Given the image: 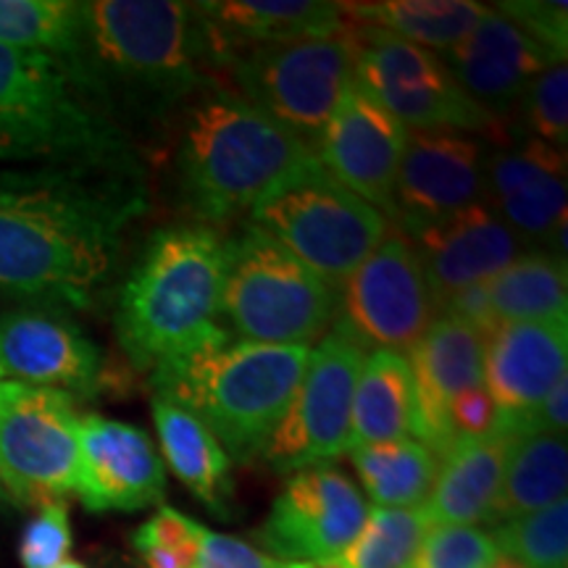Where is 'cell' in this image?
I'll use <instances>...</instances> for the list:
<instances>
[{
    "instance_id": "obj_10",
    "label": "cell",
    "mask_w": 568,
    "mask_h": 568,
    "mask_svg": "<svg viewBox=\"0 0 568 568\" xmlns=\"http://www.w3.org/2000/svg\"><path fill=\"white\" fill-rule=\"evenodd\" d=\"M80 418L71 395L0 382V487L19 506H45L77 493Z\"/></svg>"
},
{
    "instance_id": "obj_18",
    "label": "cell",
    "mask_w": 568,
    "mask_h": 568,
    "mask_svg": "<svg viewBox=\"0 0 568 568\" xmlns=\"http://www.w3.org/2000/svg\"><path fill=\"white\" fill-rule=\"evenodd\" d=\"M439 59L497 122L518 111L531 82L545 69L566 63L500 11H487L474 32L456 48L439 53Z\"/></svg>"
},
{
    "instance_id": "obj_2",
    "label": "cell",
    "mask_w": 568,
    "mask_h": 568,
    "mask_svg": "<svg viewBox=\"0 0 568 568\" xmlns=\"http://www.w3.org/2000/svg\"><path fill=\"white\" fill-rule=\"evenodd\" d=\"M205 63L195 3H80V51L71 71L95 98L119 95L132 109L163 116L209 88Z\"/></svg>"
},
{
    "instance_id": "obj_34",
    "label": "cell",
    "mask_w": 568,
    "mask_h": 568,
    "mask_svg": "<svg viewBox=\"0 0 568 568\" xmlns=\"http://www.w3.org/2000/svg\"><path fill=\"white\" fill-rule=\"evenodd\" d=\"M489 535L500 556L524 568H568V500L500 524Z\"/></svg>"
},
{
    "instance_id": "obj_43",
    "label": "cell",
    "mask_w": 568,
    "mask_h": 568,
    "mask_svg": "<svg viewBox=\"0 0 568 568\" xmlns=\"http://www.w3.org/2000/svg\"><path fill=\"white\" fill-rule=\"evenodd\" d=\"M287 568H343V566L332 560V564H287Z\"/></svg>"
},
{
    "instance_id": "obj_14",
    "label": "cell",
    "mask_w": 568,
    "mask_h": 568,
    "mask_svg": "<svg viewBox=\"0 0 568 568\" xmlns=\"http://www.w3.org/2000/svg\"><path fill=\"white\" fill-rule=\"evenodd\" d=\"M366 516L364 495L337 468H303L290 474L255 539L282 564H332L358 537Z\"/></svg>"
},
{
    "instance_id": "obj_38",
    "label": "cell",
    "mask_w": 568,
    "mask_h": 568,
    "mask_svg": "<svg viewBox=\"0 0 568 568\" xmlns=\"http://www.w3.org/2000/svg\"><path fill=\"white\" fill-rule=\"evenodd\" d=\"M71 521L63 500L40 506L38 516L21 531L19 560L24 568H55L69 560L71 552Z\"/></svg>"
},
{
    "instance_id": "obj_22",
    "label": "cell",
    "mask_w": 568,
    "mask_h": 568,
    "mask_svg": "<svg viewBox=\"0 0 568 568\" xmlns=\"http://www.w3.org/2000/svg\"><path fill=\"white\" fill-rule=\"evenodd\" d=\"M485 345L487 337L479 329L443 314L408 351L416 389V437L437 458L453 445L445 424L453 397L485 387Z\"/></svg>"
},
{
    "instance_id": "obj_28",
    "label": "cell",
    "mask_w": 568,
    "mask_h": 568,
    "mask_svg": "<svg viewBox=\"0 0 568 568\" xmlns=\"http://www.w3.org/2000/svg\"><path fill=\"white\" fill-rule=\"evenodd\" d=\"M414 437L416 389L406 355L385 351L368 353L355 382L351 450Z\"/></svg>"
},
{
    "instance_id": "obj_7",
    "label": "cell",
    "mask_w": 568,
    "mask_h": 568,
    "mask_svg": "<svg viewBox=\"0 0 568 568\" xmlns=\"http://www.w3.org/2000/svg\"><path fill=\"white\" fill-rule=\"evenodd\" d=\"M251 224L272 234L335 293L387 237V219L316 159L261 197Z\"/></svg>"
},
{
    "instance_id": "obj_44",
    "label": "cell",
    "mask_w": 568,
    "mask_h": 568,
    "mask_svg": "<svg viewBox=\"0 0 568 568\" xmlns=\"http://www.w3.org/2000/svg\"><path fill=\"white\" fill-rule=\"evenodd\" d=\"M55 568H88V566L80 564V560H63V564L55 566Z\"/></svg>"
},
{
    "instance_id": "obj_17",
    "label": "cell",
    "mask_w": 568,
    "mask_h": 568,
    "mask_svg": "<svg viewBox=\"0 0 568 568\" xmlns=\"http://www.w3.org/2000/svg\"><path fill=\"white\" fill-rule=\"evenodd\" d=\"M77 497L92 514L142 510L166 497V471L140 426L103 416L80 418Z\"/></svg>"
},
{
    "instance_id": "obj_45",
    "label": "cell",
    "mask_w": 568,
    "mask_h": 568,
    "mask_svg": "<svg viewBox=\"0 0 568 568\" xmlns=\"http://www.w3.org/2000/svg\"><path fill=\"white\" fill-rule=\"evenodd\" d=\"M0 382H3V368H0Z\"/></svg>"
},
{
    "instance_id": "obj_29",
    "label": "cell",
    "mask_w": 568,
    "mask_h": 568,
    "mask_svg": "<svg viewBox=\"0 0 568 568\" xmlns=\"http://www.w3.org/2000/svg\"><path fill=\"white\" fill-rule=\"evenodd\" d=\"M345 27H368L426 51H450L466 40L489 11L471 0H385L337 3Z\"/></svg>"
},
{
    "instance_id": "obj_33",
    "label": "cell",
    "mask_w": 568,
    "mask_h": 568,
    "mask_svg": "<svg viewBox=\"0 0 568 568\" xmlns=\"http://www.w3.org/2000/svg\"><path fill=\"white\" fill-rule=\"evenodd\" d=\"M429 527L424 508H368L358 537L335 564L343 568H410Z\"/></svg>"
},
{
    "instance_id": "obj_15",
    "label": "cell",
    "mask_w": 568,
    "mask_h": 568,
    "mask_svg": "<svg viewBox=\"0 0 568 568\" xmlns=\"http://www.w3.org/2000/svg\"><path fill=\"white\" fill-rule=\"evenodd\" d=\"M406 142L408 126L355 82L316 140L314 153L351 193L393 219L395 182Z\"/></svg>"
},
{
    "instance_id": "obj_27",
    "label": "cell",
    "mask_w": 568,
    "mask_h": 568,
    "mask_svg": "<svg viewBox=\"0 0 568 568\" xmlns=\"http://www.w3.org/2000/svg\"><path fill=\"white\" fill-rule=\"evenodd\" d=\"M568 487V447L566 435L548 432H514L506 437V464H503L500 493L489 527L516 521L564 500Z\"/></svg>"
},
{
    "instance_id": "obj_9",
    "label": "cell",
    "mask_w": 568,
    "mask_h": 568,
    "mask_svg": "<svg viewBox=\"0 0 568 568\" xmlns=\"http://www.w3.org/2000/svg\"><path fill=\"white\" fill-rule=\"evenodd\" d=\"M245 103L311 148L355 84L351 32L237 51L222 67Z\"/></svg>"
},
{
    "instance_id": "obj_25",
    "label": "cell",
    "mask_w": 568,
    "mask_h": 568,
    "mask_svg": "<svg viewBox=\"0 0 568 568\" xmlns=\"http://www.w3.org/2000/svg\"><path fill=\"white\" fill-rule=\"evenodd\" d=\"M506 437L458 439L439 458V471L432 487L424 516L432 527H479L487 524L503 481Z\"/></svg>"
},
{
    "instance_id": "obj_16",
    "label": "cell",
    "mask_w": 568,
    "mask_h": 568,
    "mask_svg": "<svg viewBox=\"0 0 568 568\" xmlns=\"http://www.w3.org/2000/svg\"><path fill=\"white\" fill-rule=\"evenodd\" d=\"M485 155L477 140L456 130L408 132L395 182V224L416 234L426 224L479 203Z\"/></svg>"
},
{
    "instance_id": "obj_13",
    "label": "cell",
    "mask_w": 568,
    "mask_h": 568,
    "mask_svg": "<svg viewBox=\"0 0 568 568\" xmlns=\"http://www.w3.org/2000/svg\"><path fill=\"white\" fill-rule=\"evenodd\" d=\"M435 301L414 245L406 234H389L337 293L332 329L355 345L403 355L435 322Z\"/></svg>"
},
{
    "instance_id": "obj_20",
    "label": "cell",
    "mask_w": 568,
    "mask_h": 568,
    "mask_svg": "<svg viewBox=\"0 0 568 568\" xmlns=\"http://www.w3.org/2000/svg\"><path fill=\"white\" fill-rule=\"evenodd\" d=\"M0 368L13 382L90 395L101 385L103 358L77 324L53 311L19 308L0 318Z\"/></svg>"
},
{
    "instance_id": "obj_37",
    "label": "cell",
    "mask_w": 568,
    "mask_h": 568,
    "mask_svg": "<svg viewBox=\"0 0 568 568\" xmlns=\"http://www.w3.org/2000/svg\"><path fill=\"white\" fill-rule=\"evenodd\" d=\"M524 124L531 138L550 142L566 151L568 142V69L566 63H552L531 82L521 105Z\"/></svg>"
},
{
    "instance_id": "obj_8",
    "label": "cell",
    "mask_w": 568,
    "mask_h": 568,
    "mask_svg": "<svg viewBox=\"0 0 568 568\" xmlns=\"http://www.w3.org/2000/svg\"><path fill=\"white\" fill-rule=\"evenodd\" d=\"M222 314L251 343L311 347L337 316V293L261 226L230 240Z\"/></svg>"
},
{
    "instance_id": "obj_46",
    "label": "cell",
    "mask_w": 568,
    "mask_h": 568,
    "mask_svg": "<svg viewBox=\"0 0 568 568\" xmlns=\"http://www.w3.org/2000/svg\"><path fill=\"white\" fill-rule=\"evenodd\" d=\"M3 495H6V493H3V487H0V497H3Z\"/></svg>"
},
{
    "instance_id": "obj_21",
    "label": "cell",
    "mask_w": 568,
    "mask_h": 568,
    "mask_svg": "<svg viewBox=\"0 0 568 568\" xmlns=\"http://www.w3.org/2000/svg\"><path fill=\"white\" fill-rule=\"evenodd\" d=\"M566 322L500 324L485 345V389L500 414V437L564 379Z\"/></svg>"
},
{
    "instance_id": "obj_23",
    "label": "cell",
    "mask_w": 568,
    "mask_h": 568,
    "mask_svg": "<svg viewBox=\"0 0 568 568\" xmlns=\"http://www.w3.org/2000/svg\"><path fill=\"white\" fill-rule=\"evenodd\" d=\"M566 151L537 138L485 159V187L495 197V213L529 240H550L566 226Z\"/></svg>"
},
{
    "instance_id": "obj_31",
    "label": "cell",
    "mask_w": 568,
    "mask_h": 568,
    "mask_svg": "<svg viewBox=\"0 0 568 568\" xmlns=\"http://www.w3.org/2000/svg\"><path fill=\"white\" fill-rule=\"evenodd\" d=\"M351 460L376 508H424L439 458L418 439L353 447Z\"/></svg>"
},
{
    "instance_id": "obj_41",
    "label": "cell",
    "mask_w": 568,
    "mask_h": 568,
    "mask_svg": "<svg viewBox=\"0 0 568 568\" xmlns=\"http://www.w3.org/2000/svg\"><path fill=\"white\" fill-rule=\"evenodd\" d=\"M195 568H287V564L266 556L243 539L219 535L209 527L197 529V560Z\"/></svg>"
},
{
    "instance_id": "obj_5",
    "label": "cell",
    "mask_w": 568,
    "mask_h": 568,
    "mask_svg": "<svg viewBox=\"0 0 568 568\" xmlns=\"http://www.w3.org/2000/svg\"><path fill=\"white\" fill-rule=\"evenodd\" d=\"M316 159L314 148L224 90H203L182 111L176 182L203 224L224 222Z\"/></svg>"
},
{
    "instance_id": "obj_32",
    "label": "cell",
    "mask_w": 568,
    "mask_h": 568,
    "mask_svg": "<svg viewBox=\"0 0 568 568\" xmlns=\"http://www.w3.org/2000/svg\"><path fill=\"white\" fill-rule=\"evenodd\" d=\"M0 45L51 55L71 69L80 51V3L0 0Z\"/></svg>"
},
{
    "instance_id": "obj_11",
    "label": "cell",
    "mask_w": 568,
    "mask_h": 568,
    "mask_svg": "<svg viewBox=\"0 0 568 568\" xmlns=\"http://www.w3.org/2000/svg\"><path fill=\"white\" fill-rule=\"evenodd\" d=\"M345 30L355 45V82L403 124L500 134V122L460 88L439 53L368 27Z\"/></svg>"
},
{
    "instance_id": "obj_40",
    "label": "cell",
    "mask_w": 568,
    "mask_h": 568,
    "mask_svg": "<svg viewBox=\"0 0 568 568\" xmlns=\"http://www.w3.org/2000/svg\"><path fill=\"white\" fill-rule=\"evenodd\" d=\"M447 435L453 443L458 439H485L500 435V414L485 387L466 389L456 395L445 414Z\"/></svg>"
},
{
    "instance_id": "obj_6",
    "label": "cell",
    "mask_w": 568,
    "mask_h": 568,
    "mask_svg": "<svg viewBox=\"0 0 568 568\" xmlns=\"http://www.w3.org/2000/svg\"><path fill=\"white\" fill-rule=\"evenodd\" d=\"M0 161L138 169L119 126L59 59L0 45Z\"/></svg>"
},
{
    "instance_id": "obj_26",
    "label": "cell",
    "mask_w": 568,
    "mask_h": 568,
    "mask_svg": "<svg viewBox=\"0 0 568 568\" xmlns=\"http://www.w3.org/2000/svg\"><path fill=\"white\" fill-rule=\"evenodd\" d=\"M153 422L159 429L163 458L174 477L193 493L213 516L230 518L234 503L232 458L211 435L201 418L172 403L153 400Z\"/></svg>"
},
{
    "instance_id": "obj_19",
    "label": "cell",
    "mask_w": 568,
    "mask_h": 568,
    "mask_svg": "<svg viewBox=\"0 0 568 568\" xmlns=\"http://www.w3.org/2000/svg\"><path fill=\"white\" fill-rule=\"evenodd\" d=\"M414 251L439 311L447 297L487 284L521 251V237L497 216L493 205L474 203L468 209L426 224L416 234Z\"/></svg>"
},
{
    "instance_id": "obj_24",
    "label": "cell",
    "mask_w": 568,
    "mask_h": 568,
    "mask_svg": "<svg viewBox=\"0 0 568 568\" xmlns=\"http://www.w3.org/2000/svg\"><path fill=\"white\" fill-rule=\"evenodd\" d=\"M195 13L205 55L216 69L245 48L332 38L345 30L337 3L324 0H213L195 3Z\"/></svg>"
},
{
    "instance_id": "obj_30",
    "label": "cell",
    "mask_w": 568,
    "mask_h": 568,
    "mask_svg": "<svg viewBox=\"0 0 568 568\" xmlns=\"http://www.w3.org/2000/svg\"><path fill=\"white\" fill-rule=\"evenodd\" d=\"M485 290L497 324L566 322L568 316L566 261L556 253L518 255Z\"/></svg>"
},
{
    "instance_id": "obj_36",
    "label": "cell",
    "mask_w": 568,
    "mask_h": 568,
    "mask_svg": "<svg viewBox=\"0 0 568 568\" xmlns=\"http://www.w3.org/2000/svg\"><path fill=\"white\" fill-rule=\"evenodd\" d=\"M497 556L487 529L437 524L426 531L410 568H489Z\"/></svg>"
},
{
    "instance_id": "obj_12",
    "label": "cell",
    "mask_w": 568,
    "mask_h": 568,
    "mask_svg": "<svg viewBox=\"0 0 568 568\" xmlns=\"http://www.w3.org/2000/svg\"><path fill=\"white\" fill-rule=\"evenodd\" d=\"M364 358V347L343 332L332 329L318 339L301 387L261 456L274 471L329 466L351 450L353 395Z\"/></svg>"
},
{
    "instance_id": "obj_4",
    "label": "cell",
    "mask_w": 568,
    "mask_h": 568,
    "mask_svg": "<svg viewBox=\"0 0 568 568\" xmlns=\"http://www.w3.org/2000/svg\"><path fill=\"white\" fill-rule=\"evenodd\" d=\"M226 255L230 240L211 224L153 232L116 303V335L134 366L153 372L222 332Z\"/></svg>"
},
{
    "instance_id": "obj_42",
    "label": "cell",
    "mask_w": 568,
    "mask_h": 568,
    "mask_svg": "<svg viewBox=\"0 0 568 568\" xmlns=\"http://www.w3.org/2000/svg\"><path fill=\"white\" fill-rule=\"evenodd\" d=\"M568 426V376L558 382L527 416L518 422L514 432H548V435H566ZM510 432V435H514ZM508 437V435H506Z\"/></svg>"
},
{
    "instance_id": "obj_1",
    "label": "cell",
    "mask_w": 568,
    "mask_h": 568,
    "mask_svg": "<svg viewBox=\"0 0 568 568\" xmlns=\"http://www.w3.org/2000/svg\"><path fill=\"white\" fill-rule=\"evenodd\" d=\"M142 211L138 169L0 172V293L92 308Z\"/></svg>"
},
{
    "instance_id": "obj_3",
    "label": "cell",
    "mask_w": 568,
    "mask_h": 568,
    "mask_svg": "<svg viewBox=\"0 0 568 568\" xmlns=\"http://www.w3.org/2000/svg\"><path fill=\"white\" fill-rule=\"evenodd\" d=\"M311 347L232 339L222 329L190 353L153 368L155 397L209 426L226 456L251 464L301 387Z\"/></svg>"
},
{
    "instance_id": "obj_39",
    "label": "cell",
    "mask_w": 568,
    "mask_h": 568,
    "mask_svg": "<svg viewBox=\"0 0 568 568\" xmlns=\"http://www.w3.org/2000/svg\"><path fill=\"white\" fill-rule=\"evenodd\" d=\"M497 11L516 21L524 32L545 45L558 61H566L568 51V6L542 3V0H516L500 3Z\"/></svg>"
},
{
    "instance_id": "obj_35",
    "label": "cell",
    "mask_w": 568,
    "mask_h": 568,
    "mask_svg": "<svg viewBox=\"0 0 568 568\" xmlns=\"http://www.w3.org/2000/svg\"><path fill=\"white\" fill-rule=\"evenodd\" d=\"M201 524L163 506L132 535L134 550L145 568H195Z\"/></svg>"
}]
</instances>
